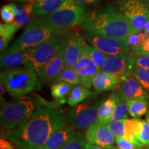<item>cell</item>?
<instances>
[{
	"label": "cell",
	"instance_id": "obj_22",
	"mask_svg": "<svg viewBox=\"0 0 149 149\" xmlns=\"http://www.w3.org/2000/svg\"><path fill=\"white\" fill-rule=\"evenodd\" d=\"M115 107L114 93H112L106 100H102L98 108V122L107 125L111 121V117Z\"/></svg>",
	"mask_w": 149,
	"mask_h": 149
},
{
	"label": "cell",
	"instance_id": "obj_3",
	"mask_svg": "<svg viewBox=\"0 0 149 149\" xmlns=\"http://www.w3.org/2000/svg\"><path fill=\"white\" fill-rule=\"evenodd\" d=\"M0 79L5 90L16 99L26 95L40 84L37 72L26 66L1 70Z\"/></svg>",
	"mask_w": 149,
	"mask_h": 149
},
{
	"label": "cell",
	"instance_id": "obj_44",
	"mask_svg": "<svg viewBox=\"0 0 149 149\" xmlns=\"http://www.w3.org/2000/svg\"><path fill=\"white\" fill-rule=\"evenodd\" d=\"M109 149H117V147H115V146H113V147H112V148H109Z\"/></svg>",
	"mask_w": 149,
	"mask_h": 149
},
{
	"label": "cell",
	"instance_id": "obj_8",
	"mask_svg": "<svg viewBox=\"0 0 149 149\" xmlns=\"http://www.w3.org/2000/svg\"><path fill=\"white\" fill-rule=\"evenodd\" d=\"M66 37H53L35 46L32 55L24 66L33 69L37 73L53 58L58 51L61 42Z\"/></svg>",
	"mask_w": 149,
	"mask_h": 149
},
{
	"label": "cell",
	"instance_id": "obj_42",
	"mask_svg": "<svg viewBox=\"0 0 149 149\" xmlns=\"http://www.w3.org/2000/svg\"><path fill=\"white\" fill-rule=\"evenodd\" d=\"M42 1V0H26V1H28L29 3H35L37 2H40V1Z\"/></svg>",
	"mask_w": 149,
	"mask_h": 149
},
{
	"label": "cell",
	"instance_id": "obj_15",
	"mask_svg": "<svg viewBox=\"0 0 149 149\" xmlns=\"http://www.w3.org/2000/svg\"><path fill=\"white\" fill-rule=\"evenodd\" d=\"M117 88L121 97L127 101L135 99H149L148 93L145 91L138 80L132 75L120 79Z\"/></svg>",
	"mask_w": 149,
	"mask_h": 149
},
{
	"label": "cell",
	"instance_id": "obj_27",
	"mask_svg": "<svg viewBox=\"0 0 149 149\" xmlns=\"http://www.w3.org/2000/svg\"><path fill=\"white\" fill-rule=\"evenodd\" d=\"M149 104L148 100L135 99L128 101V112L132 117L139 118L146 114L148 111Z\"/></svg>",
	"mask_w": 149,
	"mask_h": 149
},
{
	"label": "cell",
	"instance_id": "obj_17",
	"mask_svg": "<svg viewBox=\"0 0 149 149\" xmlns=\"http://www.w3.org/2000/svg\"><path fill=\"white\" fill-rule=\"evenodd\" d=\"M82 39L76 35L66 37L64 54L65 68H74L81 55Z\"/></svg>",
	"mask_w": 149,
	"mask_h": 149
},
{
	"label": "cell",
	"instance_id": "obj_39",
	"mask_svg": "<svg viewBox=\"0 0 149 149\" xmlns=\"http://www.w3.org/2000/svg\"><path fill=\"white\" fill-rule=\"evenodd\" d=\"M0 149H19L12 141L5 139L4 137H1L0 139Z\"/></svg>",
	"mask_w": 149,
	"mask_h": 149
},
{
	"label": "cell",
	"instance_id": "obj_34",
	"mask_svg": "<svg viewBox=\"0 0 149 149\" xmlns=\"http://www.w3.org/2000/svg\"><path fill=\"white\" fill-rule=\"evenodd\" d=\"M143 129L141 133L135 136V138L142 144L144 148L149 149V126L146 120L143 122Z\"/></svg>",
	"mask_w": 149,
	"mask_h": 149
},
{
	"label": "cell",
	"instance_id": "obj_35",
	"mask_svg": "<svg viewBox=\"0 0 149 149\" xmlns=\"http://www.w3.org/2000/svg\"><path fill=\"white\" fill-rule=\"evenodd\" d=\"M0 14H1V19L5 23H13L14 20V15L11 3L3 6L1 8Z\"/></svg>",
	"mask_w": 149,
	"mask_h": 149
},
{
	"label": "cell",
	"instance_id": "obj_36",
	"mask_svg": "<svg viewBox=\"0 0 149 149\" xmlns=\"http://www.w3.org/2000/svg\"><path fill=\"white\" fill-rule=\"evenodd\" d=\"M115 144L117 149H144L143 146L136 145L124 138L115 137Z\"/></svg>",
	"mask_w": 149,
	"mask_h": 149
},
{
	"label": "cell",
	"instance_id": "obj_45",
	"mask_svg": "<svg viewBox=\"0 0 149 149\" xmlns=\"http://www.w3.org/2000/svg\"><path fill=\"white\" fill-rule=\"evenodd\" d=\"M15 1H26V0H15Z\"/></svg>",
	"mask_w": 149,
	"mask_h": 149
},
{
	"label": "cell",
	"instance_id": "obj_16",
	"mask_svg": "<svg viewBox=\"0 0 149 149\" xmlns=\"http://www.w3.org/2000/svg\"><path fill=\"white\" fill-rule=\"evenodd\" d=\"M34 47L26 48L17 51L1 52L0 57V66L1 69H5L8 68H14L24 65L29 60L32 55Z\"/></svg>",
	"mask_w": 149,
	"mask_h": 149
},
{
	"label": "cell",
	"instance_id": "obj_30",
	"mask_svg": "<svg viewBox=\"0 0 149 149\" xmlns=\"http://www.w3.org/2000/svg\"><path fill=\"white\" fill-rule=\"evenodd\" d=\"M149 37V33L146 31H141L139 32L133 33L128 37L127 42L129 44L130 49L140 48L146 42Z\"/></svg>",
	"mask_w": 149,
	"mask_h": 149
},
{
	"label": "cell",
	"instance_id": "obj_25",
	"mask_svg": "<svg viewBox=\"0 0 149 149\" xmlns=\"http://www.w3.org/2000/svg\"><path fill=\"white\" fill-rule=\"evenodd\" d=\"M19 29V28L13 23L1 24L0 25V51L1 52L5 51L14 35Z\"/></svg>",
	"mask_w": 149,
	"mask_h": 149
},
{
	"label": "cell",
	"instance_id": "obj_10",
	"mask_svg": "<svg viewBox=\"0 0 149 149\" xmlns=\"http://www.w3.org/2000/svg\"><path fill=\"white\" fill-rule=\"evenodd\" d=\"M84 37L91 46L109 56L124 55L131 52L127 40H119L90 32L86 33Z\"/></svg>",
	"mask_w": 149,
	"mask_h": 149
},
{
	"label": "cell",
	"instance_id": "obj_33",
	"mask_svg": "<svg viewBox=\"0 0 149 149\" xmlns=\"http://www.w3.org/2000/svg\"><path fill=\"white\" fill-rule=\"evenodd\" d=\"M89 53H90L91 57L97 64V66L100 68V70H102V68H103L106 62H107L109 55L102 53L100 50L95 48L94 46L90 45H89Z\"/></svg>",
	"mask_w": 149,
	"mask_h": 149
},
{
	"label": "cell",
	"instance_id": "obj_24",
	"mask_svg": "<svg viewBox=\"0 0 149 149\" xmlns=\"http://www.w3.org/2000/svg\"><path fill=\"white\" fill-rule=\"evenodd\" d=\"M93 94V92H91L90 89L84 85H76L72 87L67 103L70 107H74L84 101L86 99L91 97Z\"/></svg>",
	"mask_w": 149,
	"mask_h": 149
},
{
	"label": "cell",
	"instance_id": "obj_23",
	"mask_svg": "<svg viewBox=\"0 0 149 149\" xmlns=\"http://www.w3.org/2000/svg\"><path fill=\"white\" fill-rule=\"evenodd\" d=\"M66 0H42L33 3V16L40 17L50 14L57 10Z\"/></svg>",
	"mask_w": 149,
	"mask_h": 149
},
{
	"label": "cell",
	"instance_id": "obj_11",
	"mask_svg": "<svg viewBox=\"0 0 149 149\" xmlns=\"http://www.w3.org/2000/svg\"><path fill=\"white\" fill-rule=\"evenodd\" d=\"M135 66L134 55L130 52L124 55L109 56L101 70L111 74L120 81L123 78L132 75Z\"/></svg>",
	"mask_w": 149,
	"mask_h": 149
},
{
	"label": "cell",
	"instance_id": "obj_40",
	"mask_svg": "<svg viewBox=\"0 0 149 149\" xmlns=\"http://www.w3.org/2000/svg\"><path fill=\"white\" fill-rule=\"evenodd\" d=\"M73 1L77 4L83 6L85 4H91V3H97L100 0H73Z\"/></svg>",
	"mask_w": 149,
	"mask_h": 149
},
{
	"label": "cell",
	"instance_id": "obj_9",
	"mask_svg": "<svg viewBox=\"0 0 149 149\" xmlns=\"http://www.w3.org/2000/svg\"><path fill=\"white\" fill-rule=\"evenodd\" d=\"M102 100L94 104H80L71 107L67 111L70 125L75 130L87 129L89 126L98 121V108Z\"/></svg>",
	"mask_w": 149,
	"mask_h": 149
},
{
	"label": "cell",
	"instance_id": "obj_5",
	"mask_svg": "<svg viewBox=\"0 0 149 149\" xmlns=\"http://www.w3.org/2000/svg\"><path fill=\"white\" fill-rule=\"evenodd\" d=\"M45 102L39 96L34 98L25 95L16 101L4 104L0 113L1 124L5 130L15 128L32 116Z\"/></svg>",
	"mask_w": 149,
	"mask_h": 149
},
{
	"label": "cell",
	"instance_id": "obj_32",
	"mask_svg": "<svg viewBox=\"0 0 149 149\" xmlns=\"http://www.w3.org/2000/svg\"><path fill=\"white\" fill-rule=\"evenodd\" d=\"M86 137L81 132H76L73 137L59 149H85L86 144Z\"/></svg>",
	"mask_w": 149,
	"mask_h": 149
},
{
	"label": "cell",
	"instance_id": "obj_4",
	"mask_svg": "<svg viewBox=\"0 0 149 149\" xmlns=\"http://www.w3.org/2000/svg\"><path fill=\"white\" fill-rule=\"evenodd\" d=\"M86 17L84 6L77 4L73 0H66L57 10L37 17L34 22L48 29L68 30L74 26L82 24Z\"/></svg>",
	"mask_w": 149,
	"mask_h": 149
},
{
	"label": "cell",
	"instance_id": "obj_41",
	"mask_svg": "<svg viewBox=\"0 0 149 149\" xmlns=\"http://www.w3.org/2000/svg\"><path fill=\"white\" fill-rule=\"evenodd\" d=\"M85 149H109V148H102V147L95 146V145L91 144V143H89L87 141V143L86 144V146H85Z\"/></svg>",
	"mask_w": 149,
	"mask_h": 149
},
{
	"label": "cell",
	"instance_id": "obj_7",
	"mask_svg": "<svg viewBox=\"0 0 149 149\" xmlns=\"http://www.w3.org/2000/svg\"><path fill=\"white\" fill-rule=\"evenodd\" d=\"M127 17L133 33L144 31L149 24V0H121L117 3Z\"/></svg>",
	"mask_w": 149,
	"mask_h": 149
},
{
	"label": "cell",
	"instance_id": "obj_31",
	"mask_svg": "<svg viewBox=\"0 0 149 149\" xmlns=\"http://www.w3.org/2000/svg\"><path fill=\"white\" fill-rule=\"evenodd\" d=\"M132 76L138 80L143 88L149 94V69L135 66L132 72Z\"/></svg>",
	"mask_w": 149,
	"mask_h": 149
},
{
	"label": "cell",
	"instance_id": "obj_29",
	"mask_svg": "<svg viewBox=\"0 0 149 149\" xmlns=\"http://www.w3.org/2000/svg\"><path fill=\"white\" fill-rule=\"evenodd\" d=\"M126 119L111 120L107 124V127L111 130L115 137L127 139V134L126 132Z\"/></svg>",
	"mask_w": 149,
	"mask_h": 149
},
{
	"label": "cell",
	"instance_id": "obj_6",
	"mask_svg": "<svg viewBox=\"0 0 149 149\" xmlns=\"http://www.w3.org/2000/svg\"><path fill=\"white\" fill-rule=\"evenodd\" d=\"M69 30H56L39 25L31 22L13 44L7 48V51H17L35 47L48 39L55 36H68Z\"/></svg>",
	"mask_w": 149,
	"mask_h": 149
},
{
	"label": "cell",
	"instance_id": "obj_19",
	"mask_svg": "<svg viewBox=\"0 0 149 149\" xmlns=\"http://www.w3.org/2000/svg\"><path fill=\"white\" fill-rule=\"evenodd\" d=\"M119 79L111 74L100 70L93 77L92 85L97 93L116 89L119 85Z\"/></svg>",
	"mask_w": 149,
	"mask_h": 149
},
{
	"label": "cell",
	"instance_id": "obj_2",
	"mask_svg": "<svg viewBox=\"0 0 149 149\" xmlns=\"http://www.w3.org/2000/svg\"><path fill=\"white\" fill-rule=\"evenodd\" d=\"M80 27L86 32L119 40H127L133 33L127 17L111 5L92 11Z\"/></svg>",
	"mask_w": 149,
	"mask_h": 149
},
{
	"label": "cell",
	"instance_id": "obj_12",
	"mask_svg": "<svg viewBox=\"0 0 149 149\" xmlns=\"http://www.w3.org/2000/svg\"><path fill=\"white\" fill-rule=\"evenodd\" d=\"M74 68L81 78V84L89 89L93 87V77L101 70L91 57L89 53V44L84 38L81 55Z\"/></svg>",
	"mask_w": 149,
	"mask_h": 149
},
{
	"label": "cell",
	"instance_id": "obj_14",
	"mask_svg": "<svg viewBox=\"0 0 149 149\" xmlns=\"http://www.w3.org/2000/svg\"><path fill=\"white\" fill-rule=\"evenodd\" d=\"M66 40V37L61 42L58 51L53 58L37 72L40 80L42 82H53L65 68L64 54Z\"/></svg>",
	"mask_w": 149,
	"mask_h": 149
},
{
	"label": "cell",
	"instance_id": "obj_18",
	"mask_svg": "<svg viewBox=\"0 0 149 149\" xmlns=\"http://www.w3.org/2000/svg\"><path fill=\"white\" fill-rule=\"evenodd\" d=\"M75 133V129L71 126H63L51 134L43 149L61 148L73 137Z\"/></svg>",
	"mask_w": 149,
	"mask_h": 149
},
{
	"label": "cell",
	"instance_id": "obj_38",
	"mask_svg": "<svg viewBox=\"0 0 149 149\" xmlns=\"http://www.w3.org/2000/svg\"><path fill=\"white\" fill-rule=\"evenodd\" d=\"M130 51H131V53L134 55H149V37L144 46H141L140 48L130 49Z\"/></svg>",
	"mask_w": 149,
	"mask_h": 149
},
{
	"label": "cell",
	"instance_id": "obj_13",
	"mask_svg": "<svg viewBox=\"0 0 149 149\" xmlns=\"http://www.w3.org/2000/svg\"><path fill=\"white\" fill-rule=\"evenodd\" d=\"M85 137L88 142L104 148H111L115 143V137L111 130L98 122L88 126Z\"/></svg>",
	"mask_w": 149,
	"mask_h": 149
},
{
	"label": "cell",
	"instance_id": "obj_43",
	"mask_svg": "<svg viewBox=\"0 0 149 149\" xmlns=\"http://www.w3.org/2000/svg\"><path fill=\"white\" fill-rule=\"evenodd\" d=\"M146 120L147 123H148V126H149V109H148V112H147V113H146Z\"/></svg>",
	"mask_w": 149,
	"mask_h": 149
},
{
	"label": "cell",
	"instance_id": "obj_21",
	"mask_svg": "<svg viewBox=\"0 0 149 149\" xmlns=\"http://www.w3.org/2000/svg\"><path fill=\"white\" fill-rule=\"evenodd\" d=\"M73 86L64 81H55L51 86V93L55 102L58 104H64L68 102Z\"/></svg>",
	"mask_w": 149,
	"mask_h": 149
},
{
	"label": "cell",
	"instance_id": "obj_1",
	"mask_svg": "<svg viewBox=\"0 0 149 149\" xmlns=\"http://www.w3.org/2000/svg\"><path fill=\"white\" fill-rule=\"evenodd\" d=\"M68 125V117L57 102L46 101L28 120L5 135L19 149H43L56 130Z\"/></svg>",
	"mask_w": 149,
	"mask_h": 149
},
{
	"label": "cell",
	"instance_id": "obj_37",
	"mask_svg": "<svg viewBox=\"0 0 149 149\" xmlns=\"http://www.w3.org/2000/svg\"><path fill=\"white\" fill-rule=\"evenodd\" d=\"M135 66L149 69V55H134Z\"/></svg>",
	"mask_w": 149,
	"mask_h": 149
},
{
	"label": "cell",
	"instance_id": "obj_26",
	"mask_svg": "<svg viewBox=\"0 0 149 149\" xmlns=\"http://www.w3.org/2000/svg\"><path fill=\"white\" fill-rule=\"evenodd\" d=\"M113 93L115 98V107L112 115L111 120L128 118L129 115L128 101L121 97L117 91H113Z\"/></svg>",
	"mask_w": 149,
	"mask_h": 149
},
{
	"label": "cell",
	"instance_id": "obj_28",
	"mask_svg": "<svg viewBox=\"0 0 149 149\" xmlns=\"http://www.w3.org/2000/svg\"><path fill=\"white\" fill-rule=\"evenodd\" d=\"M55 81H66L72 84L73 86L81 84V78L74 68H64Z\"/></svg>",
	"mask_w": 149,
	"mask_h": 149
},
{
	"label": "cell",
	"instance_id": "obj_20",
	"mask_svg": "<svg viewBox=\"0 0 149 149\" xmlns=\"http://www.w3.org/2000/svg\"><path fill=\"white\" fill-rule=\"evenodd\" d=\"M13 11L14 20L13 23L21 29L30 23L31 16L33 15V3H29L24 6L11 3Z\"/></svg>",
	"mask_w": 149,
	"mask_h": 149
}]
</instances>
